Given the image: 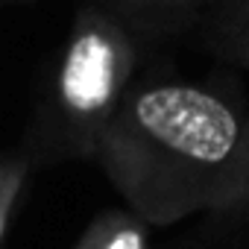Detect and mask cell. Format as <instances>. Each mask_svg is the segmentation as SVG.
Wrapping results in <instances>:
<instances>
[{
    "label": "cell",
    "instance_id": "1",
    "mask_svg": "<svg viewBox=\"0 0 249 249\" xmlns=\"http://www.w3.org/2000/svg\"><path fill=\"white\" fill-rule=\"evenodd\" d=\"M243 114L191 82L129 88L94 141L91 159L147 226L211 211L237 159Z\"/></svg>",
    "mask_w": 249,
    "mask_h": 249
},
{
    "label": "cell",
    "instance_id": "2",
    "mask_svg": "<svg viewBox=\"0 0 249 249\" xmlns=\"http://www.w3.org/2000/svg\"><path fill=\"white\" fill-rule=\"evenodd\" d=\"M138 68L132 33L114 12L91 3L73 18L47 108L38 114L36 147L59 159H91L94 141L126 97Z\"/></svg>",
    "mask_w": 249,
    "mask_h": 249
},
{
    "label": "cell",
    "instance_id": "3",
    "mask_svg": "<svg viewBox=\"0 0 249 249\" xmlns=\"http://www.w3.org/2000/svg\"><path fill=\"white\" fill-rule=\"evenodd\" d=\"M73 249H150V226L129 208L100 211Z\"/></svg>",
    "mask_w": 249,
    "mask_h": 249
},
{
    "label": "cell",
    "instance_id": "4",
    "mask_svg": "<svg viewBox=\"0 0 249 249\" xmlns=\"http://www.w3.org/2000/svg\"><path fill=\"white\" fill-rule=\"evenodd\" d=\"M211 38L217 53L249 68V0H220Z\"/></svg>",
    "mask_w": 249,
    "mask_h": 249
},
{
    "label": "cell",
    "instance_id": "5",
    "mask_svg": "<svg viewBox=\"0 0 249 249\" xmlns=\"http://www.w3.org/2000/svg\"><path fill=\"white\" fill-rule=\"evenodd\" d=\"M27 179H30V159L27 156H18V153L0 156V246H3L9 223L24 199Z\"/></svg>",
    "mask_w": 249,
    "mask_h": 249
},
{
    "label": "cell",
    "instance_id": "6",
    "mask_svg": "<svg viewBox=\"0 0 249 249\" xmlns=\"http://www.w3.org/2000/svg\"><path fill=\"white\" fill-rule=\"evenodd\" d=\"M249 205V111L243 114V129H240V147H237V159L214 199L211 211H237Z\"/></svg>",
    "mask_w": 249,
    "mask_h": 249
},
{
    "label": "cell",
    "instance_id": "7",
    "mask_svg": "<svg viewBox=\"0 0 249 249\" xmlns=\"http://www.w3.org/2000/svg\"><path fill=\"white\" fill-rule=\"evenodd\" d=\"M199 3H208V0H97V6L114 12L117 18L123 15V18H147V21L185 15Z\"/></svg>",
    "mask_w": 249,
    "mask_h": 249
}]
</instances>
